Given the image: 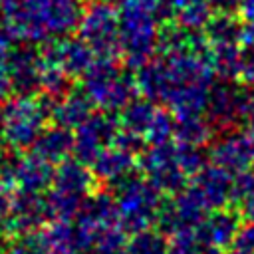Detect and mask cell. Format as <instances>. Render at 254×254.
Segmentation results:
<instances>
[{"label":"cell","mask_w":254,"mask_h":254,"mask_svg":"<svg viewBox=\"0 0 254 254\" xmlns=\"http://www.w3.org/2000/svg\"><path fill=\"white\" fill-rule=\"evenodd\" d=\"M139 167L145 173V179L153 183V187L161 194H177L187 187V175L177 163L175 157V141L149 145L141 151Z\"/></svg>","instance_id":"cell-8"},{"label":"cell","mask_w":254,"mask_h":254,"mask_svg":"<svg viewBox=\"0 0 254 254\" xmlns=\"http://www.w3.org/2000/svg\"><path fill=\"white\" fill-rule=\"evenodd\" d=\"M0 254H12V250H8V252H0Z\"/></svg>","instance_id":"cell-50"},{"label":"cell","mask_w":254,"mask_h":254,"mask_svg":"<svg viewBox=\"0 0 254 254\" xmlns=\"http://www.w3.org/2000/svg\"><path fill=\"white\" fill-rule=\"evenodd\" d=\"M173 2H192V0H173Z\"/></svg>","instance_id":"cell-48"},{"label":"cell","mask_w":254,"mask_h":254,"mask_svg":"<svg viewBox=\"0 0 254 254\" xmlns=\"http://www.w3.org/2000/svg\"><path fill=\"white\" fill-rule=\"evenodd\" d=\"M113 145L129 151L133 155H141V151L145 149V139H143V135H139L135 131H129V129L119 127V131H117V135L113 139Z\"/></svg>","instance_id":"cell-37"},{"label":"cell","mask_w":254,"mask_h":254,"mask_svg":"<svg viewBox=\"0 0 254 254\" xmlns=\"http://www.w3.org/2000/svg\"><path fill=\"white\" fill-rule=\"evenodd\" d=\"M230 254H234V252H230Z\"/></svg>","instance_id":"cell-52"},{"label":"cell","mask_w":254,"mask_h":254,"mask_svg":"<svg viewBox=\"0 0 254 254\" xmlns=\"http://www.w3.org/2000/svg\"><path fill=\"white\" fill-rule=\"evenodd\" d=\"M236 113L238 121L254 123V87L242 85L236 89Z\"/></svg>","instance_id":"cell-36"},{"label":"cell","mask_w":254,"mask_h":254,"mask_svg":"<svg viewBox=\"0 0 254 254\" xmlns=\"http://www.w3.org/2000/svg\"><path fill=\"white\" fill-rule=\"evenodd\" d=\"M121 4L125 6H135V8H143L149 12H155L159 16H163L165 12V0H121Z\"/></svg>","instance_id":"cell-41"},{"label":"cell","mask_w":254,"mask_h":254,"mask_svg":"<svg viewBox=\"0 0 254 254\" xmlns=\"http://www.w3.org/2000/svg\"><path fill=\"white\" fill-rule=\"evenodd\" d=\"M91 101L85 97V93L69 91L62 99H58L54 105H50V115L56 125L73 131L77 125H81L91 115Z\"/></svg>","instance_id":"cell-22"},{"label":"cell","mask_w":254,"mask_h":254,"mask_svg":"<svg viewBox=\"0 0 254 254\" xmlns=\"http://www.w3.org/2000/svg\"><path fill=\"white\" fill-rule=\"evenodd\" d=\"M117 131H119V121L113 115H109L105 111L97 113V115H89L71 133V137H73L71 153L75 155L77 161L89 165L103 147L113 143Z\"/></svg>","instance_id":"cell-11"},{"label":"cell","mask_w":254,"mask_h":254,"mask_svg":"<svg viewBox=\"0 0 254 254\" xmlns=\"http://www.w3.org/2000/svg\"><path fill=\"white\" fill-rule=\"evenodd\" d=\"M254 194V171L244 169L230 175V200L242 204L248 196Z\"/></svg>","instance_id":"cell-34"},{"label":"cell","mask_w":254,"mask_h":254,"mask_svg":"<svg viewBox=\"0 0 254 254\" xmlns=\"http://www.w3.org/2000/svg\"><path fill=\"white\" fill-rule=\"evenodd\" d=\"M12 254H22V252H18V250H14V248H12Z\"/></svg>","instance_id":"cell-49"},{"label":"cell","mask_w":254,"mask_h":254,"mask_svg":"<svg viewBox=\"0 0 254 254\" xmlns=\"http://www.w3.org/2000/svg\"><path fill=\"white\" fill-rule=\"evenodd\" d=\"M242 216H244L248 222L254 224V194L248 196V198L242 202Z\"/></svg>","instance_id":"cell-44"},{"label":"cell","mask_w":254,"mask_h":254,"mask_svg":"<svg viewBox=\"0 0 254 254\" xmlns=\"http://www.w3.org/2000/svg\"><path fill=\"white\" fill-rule=\"evenodd\" d=\"M177 141L187 143V145H194V147H202L210 141L212 137V125L208 123V119H204L202 115L198 117H185V119H175V135Z\"/></svg>","instance_id":"cell-27"},{"label":"cell","mask_w":254,"mask_h":254,"mask_svg":"<svg viewBox=\"0 0 254 254\" xmlns=\"http://www.w3.org/2000/svg\"><path fill=\"white\" fill-rule=\"evenodd\" d=\"M238 228H240V216L226 206L208 210L206 216L194 226L202 246H216V248L230 246Z\"/></svg>","instance_id":"cell-17"},{"label":"cell","mask_w":254,"mask_h":254,"mask_svg":"<svg viewBox=\"0 0 254 254\" xmlns=\"http://www.w3.org/2000/svg\"><path fill=\"white\" fill-rule=\"evenodd\" d=\"M155 111H157V107H155V103H153L151 99H147V97H133V99L121 109L119 127L143 135L145 129H147V125L151 123ZM143 139H145V137H143Z\"/></svg>","instance_id":"cell-26"},{"label":"cell","mask_w":254,"mask_h":254,"mask_svg":"<svg viewBox=\"0 0 254 254\" xmlns=\"http://www.w3.org/2000/svg\"><path fill=\"white\" fill-rule=\"evenodd\" d=\"M208 208L202 204V200L190 190L183 189L181 192L173 194L169 202H163L157 214V222L161 224L163 232L171 234L181 228H194L204 216Z\"/></svg>","instance_id":"cell-12"},{"label":"cell","mask_w":254,"mask_h":254,"mask_svg":"<svg viewBox=\"0 0 254 254\" xmlns=\"http://www.w3.org/2000/svg\"><path fill=\"white\" fill-rule=\"evenodd\" d=\"M0 187H4V185H2V175H0Z\"/></svg>","instance_id":"cell-51"},{"label":"cell","mask_w":254,"mask_h":254,"mask_svg":"<svg viewBox=\"0 0 254 254\" xmlns=\"http://www.w3.org/2000/svg\"><path fill=\"white\" fill-rule=\"evenodd\" d=\"M161 192L153 187V183L145 177H129L117 185L115 208L119 224L127 232H139L151 228L157 222V214L161 208Z\"/></svg>","instance_id":"cell-6"},{"label":"cell","mask_w":254,"mask_h":254,"mask_svg":"<svg viewBox=\"0 0 254 254\" xmlns=\"http://www.w3.org/2000/svg\"><path fill=\"white\" fill-rule=\"evenodd\" d=\"M71 143H73V137L69 129H64L60 125L44 127V131L32 145L34 149L32 153H36L38 157H42L52 165L56 163L60 165L62 161L67 159V155H71Z\"/></svg>","instance_id":"cell-23"},{"label":"cell","mask_w":254,"mask_h":254,"mask_svg":"<svg viewBox=\"0 0 254 254\" xmlns=\"http://www.w3.org/2000/svg\"><path fill=\"white\" fill-rule=\"evenodd\" d=\"M159 14L125 6L119 8V54L133 69L153 58L159 38Z\"/></svg>","instance_id":"cell-4"},{"label":"cell","mask_w":254,"mask_h":254,"mask_svg":"<svg viewBox=\"0 0 254 254\" xmlns=\"http://www.w3.org/2000/svg\"><path fill=\"white\" fill-rule=\"evenodd\" d=\"M14 250L22 254H71L77 248L75 228L69 224V220H58L44 222L40 228L18 236Z\"/></svg>","instance_id":"cell-10"},{"label":"cell","mask_w":254,"mask_h":254,"mask_svg":"<svg viewBox=\"0 0 254 254\" xmlns=\"http://www.w3.org/2000/svg\"><path fill=\"white\" fill-rule=\"evenodd\" d=\"M0 175H2V185L6 189L16 187L18 190H26V192H42L52 185L54 167L36 153H28L14 159H2Z\"/></svg>","instance_id":"cell-9"},{"label":"cell","mask_w":254,"mask_h":254,"mask_svg":"<svg viewBox=\"0 0 254 254\" xmlns=\"http://www.w3.org/2000/svg\"><path fill=\"white\" fill-rule=\"evenodd\" d=\"M210 85L204 83H173L165 95V103L175 119L198 117L206 111Z\"/></svg>","instance_id":"cell-18"},{"label":"cell","mask_w":254,"mask_h":254,"mask_svg":"<svg viewBox=\"0 0 254 254\" xmlns=\"http://www.w3.org/2000/svg\"><path fill=\"white\" fill-rule=\"evenodd\" d=\"M167 244V254H198L202 248L194 228H181L171 232Z\"/></svg>","instance_id":"cell-31"},{"label":"cell","mask_w":254,"mask_h":254,"mask_svg":"<svg viewBox=\"0 0 254 254\" xmlns=\"http://www.w3.org/2000/svg\"><path fill=\"white\" fill-rule=\"evenodd\" d=\"M125 232L127 230L119 222L107 224L91 236V240L87 242V248H93L97 254H123L127 244Z\"/></svg>","instance_id":"cell-28"},{"label":"cell","mask_w":254,"mask_h":254,"mask_svg":"<svg viewBox=\"0 0 254 254\" xmlns=\"http://www.w3.org/2000/svg\"><path fill=\"white\" fill-rule=\"evenodd\" d=\"M167 238L159 230H139L133 232V236L125 244L123 254H167Z\"/></svg>","instance_id":"cell-29"},{"label":"cell","mask_w":254,"mask_h":254,"mask_svg":"<svg viewBox=\"0 0 254 254\" xmlns=\"http://www.w3.org/2000/svg\"><path fill=\"white\" fill-rule=\"evenodd\" d=\"M4 145V139H2V115H0V147Z\"/></svg>","instance_id":"cell-47"},{"label":"cell","mask_w":254,"mask_h":254,"mask_svg":"<svg viewBox=\"0 0 254 254\" xmlns=\"http://www.w3.org/2000/svg\"><path fill=\"white\" fill-rule=\"evenodd\" d=\"M135 87L137 93H141L143 97L157 101V99H165V93L169 89V71L165 65L163 58H151L147 60L143 65H139L135 69Z\"/></svg>","instance_id":"cell-21"},{"label":"cell","mask_w":254,"mask_h":254,"mask_svg":"<svg viewBox=\"0 0 254 254\" xmlns=\"http://www.w3.org/2000/svg\"><path fill=\"white\" fill-rule=\"evenodd\" d=\"M210 4H212L214 10H220V12H234L238 0H210Z\"/></svg>","instance_id":"cell-43"},{"label":"cell","mask_w":254,"mask_h":254,"mask_svg":"<svg viewBox=\"0 0 254 254\" xmlns=\"http://www.w3.org/2000/svg\"><path fill=\"white\" fill-rule=\"evenodd\" d=\"M89 165L95 181H101L105 185H119L121 181L133 175L139 161H137V155L111 143L103 147Z\"/></svg>","instance_id":"cell-15"},{"label":"cell","mask_w":254,"mask_h":254,"mask_svg":"<svg viewBox=\"0 0 254 254\" xmlns=\"http://www.w3.org/2000/svg\"><path fill=\"white\" fill-rule=\"evenodd\" d=\"M71 254H97V252H95L93 248H87V246H81L79 250H73Z\"/></svg>","instance_id":"cell-46"},{"label":"cell","mask_w":254,"mask_h":254,"mask_svg":"<svg viewBox=\"0 0 254 254\" xmlns=\"http://www.w3.org/2000/svg\"><path fill=\"white\" fill-rule=\"evenodd\" d=\"M12 91L18 95H34L40 91L42 83V58L34 48H18L8 54Z\"/></svg>","instance_id":"cell-14"},{"label":"cell","mask_w":254,"mask_h":254,"mask_svg":"<svg viewBox=\"0 0 254 254\" xmlns=\"http://www.w3.org/2000/svg\"><path fill=\"white\" fill-rule=\"evenodd\" d=\"M173 135H175V117H173V113L167 111V109L157 107L151 123L147 125V129L143 133L145 143H149V145L167 143V141H173Z\"/></svg>","instance_id":"cell-30"},{"label":"cell","mask_w":254,"mask_h":254,"mask_svg":"<svg viewBox=\"0 0 254 254\" xmlns=\"http://www.w3.org/2000/svg\"><path fill=\"white\" fill-rule=\"evenodd\" d=\"M208 210L222 208L230 202V175L216 165H204L189 187Z\"/></svg>","instance_id":"cell-16"},{"label":"cell","mask_w":254,"mask_h":254,"mask_svg":"<svg viewBox=\"0 0 254 254\" xmlns=\"http://www.w3.org/2000/svg\"><path fill=\"white\" fill-rule=\"evenodd\" d=\"M81 0H0V22L12 40L44 44L77 28Z\"/></svg>","instance_id":"cell-1"},{"label":"cell","mask_w":254,"mask_h":254,"mask_svg":"<svg viewBox=\"0 0 254 254\" xmlns=\"http://www.w3.org/2000/svg\"><path fill=\"white\" fill-rule=\"evenodd\" d=\"M236 12H238V20L242 24L240 44L254 48V0H238Z\"/></svg>","instance_id":"cell-35"},{"label":"cell","mask_w":254,"mask_h":254,"mask_svg":"<svg viewBox=\"0 0 254 254\" xmlns=\"http://www.w3.org/2000/svg\"><path fill=\"white\" fill-rule=\"evenodd\" d=\"M236 81H240L242 85L254 87V48H248V46L242 48Z\"/></svg>","instance_id":"cell-39"},{"label":"cell","mask_w":254,"mask_h":254,"mask_svg":"<svg viewBox=\"0 0 254 254\" xmlns=\"http://www.w3.org/2000/svg\"><path fill=\"white\" fill-rule=\"evenodd\" d=\"M48 204L42 192H26L18 190V194L12 196V206H10V218L6 224L4 234L18 238L24 236L36 228H40L48 220Z\"/></svg>","instance_id":"cell-13"},{"label":"cell","mask_w":254,"mask_h":254,"mask_svg":"<svg viewBox=\"0 0 254 254\" xmlns=\"http://www.w3.org/2000/svg\"><path fill=\"white\" fill-rule=\"evenodd\" d=\"M244 139H246V147H248V155H250V163L254 165V123H248V127L242 131Z\"/></svg>","instance_id":"cell-42"},{"label":"cell","mask_w":254,"mask_h":254,"mask_svg":"<svg viewBox=\"0 0 254 254\" xmlns=\"http://www.w3.org/2000/svg\"><path fill=\"white\" fill-rule=\"evenodd\" d=\"M81 77L85 97L105 113L121 111L137 95L133 77L119 71L117 58L95 56L93 64Z\"/></svg>","instance_id":"cell-3"},{"label":"cell","mask_w":254,"mask_h":254,"mask_svg":"<svg viewBox=\"0 0 254 254\" xmlns=\"http://www.w3.org/2000/svg\"><path fill=\"white\" fill-rule=\"evenodd\" d=\"M210 163L226 171L228 175L250 169V155L246 147V139L242 133H226L210 147Z\"/></svg>","instance_id":"cell-19"},{"label":"cell","mask_w":254,"mask_h":254,"mask_svg":"<svg viewBox=\"0 0 254 254\" xmlns=\"http://www.w3.org/2000/svg\"><path fill=\"white\" fill-rule=\"evenodd\" d=\"M93 187L95 177L85 163L77 159L62 161L58 169H54V179L46 196L50 216L58 220L75 218L85 198L93 192Z\"/></svg>","instance_id":"cell-2"},{"label":"cell","mask_w":254,"mask_h":254,"mask_svg":"<svg viewBox=\"0 0 254 254\" xmlns=\"http://www.w3.org/2000/svg\"><path fill=\"white\" fill-rule=\"evenodd\" d=\"M10 206H12V194L6 187H0V232L4 234L8 218H10Z\"/></svg>","instance_id":"cell-40"},{"label":"cell","mask_w":254,"mask_h":254,"mask_svg":"<svg viewBox=\"0 0 254 254\" xmlns=\"http://www.w3.org/2000/svg\"><path fill=\"white\" fill-rule=\"evenodd\" d=\"M175 157H177V163H179V167L183 169V173L187 177L196 175L206 165L200 147L187 145V143H181V141H175Z\"/></svg>","instance_id":"cell-32"},{"label":"cell","mask_w":254,"mask_h":254,"mask_svg":"<svg viewBox=\"0 0 254 254\" xmlns=\"http://www.w3.org/2000/svg\"><path fill=\"white\" fill-rule=\"evenodd\" d=\"M230 248H232L230 252L234 254H254V224L252 222L238 228Z\"/></svg>","instance_id":"cell-38"},{"label":"cell","mask_w":254,"mask_h":254,"mask_svg":"<svg viewBox=\"0 0 254 254\" xmlns=\"http://www.w3.org/2000/svg\"><path fill=\"white\" fill-rule=\"evenodd\" d=\"M198 254H224L222 248H216V246H202Z\"/></svg>","instance_id":"cell-45"},{"label":"cell","mask_w":254,"mask_h":254,"mask_svg":"<svg viewBox=\"0 0 254 254\" xmlns=\"http://www.w3.org/2000/svg\"><path fill=\"white\" fill-rule=\"evenodd\" d=\"M202 30L208 44H240L242 24L232 12L214 10Z\"/></svg>","instance_id":"cell-25"},{"label":"cell","mask_w":254,"mask_h":254,"mask_svg":"<svg viewBox=\"0 0 254 254\" xmlns=\"http://www.w3.org/2000/svg\"><path fill=\"white\" fill-rule=\"evenodd\" d=\"M204 113H206V119L212 125V129H230L234 123H238L236 87H232L228 81L210 85Z\"/></svg>","instance_id":"cell-20"},{"label":"cell","mask_w":254,"mask_h":254,"mask_svg":"<svg viewBox=\"0 0 254 254\" xmlns=\"http://www.w3.org/2000/svg\"><path fill=\"white\" fill-rule=\"evenodd\" d=\"M48 113V105L34 95H18L6 99L4 107L0 109L4 145L16 151L32 147L46 127Z\"/></svg>","instance_id":"cell-5"},{"label":"cell","mask_w":254,"mask_h":254,"mask_svg":"<svg viewBox=\"0 0 254 254\" xmlns=\"http://www.w3.org/2000/svg\"><path fill=\"white\" fill-rule=\"evenodd\" d=\"M12 38L10 34L4 30L2 22H0V103L8 99L10 91H12V81H10V67H8V46H10Z\"/></svg>","instance_id":"cell-33"},{"label":"cell","mask_w":254,"mask_h":254,"mask_svg":"<svg viewBox=\"0 0 254 254\" xmlns=\"http://www.w3.org/2000/svg\"><path fill=\"white\" fill-rule=\"evenodd\" d=\"M240 54V44H208V62L214 75L222 81H236Z\"/></svg>","instance_id":"cell-24"},{"label":"cell","mask_w":254,"mask_h":254,"mask_svg":"<svg viewBox=\"0 0 254 254\" xmlns=\"http://www.w3.org/2000/svg\"><path fill=\"white\" fill-rule=\"evenodd\" d=\"M91 2H95V0H91Z\"/></svg>","instance_id":"cell-53"},{"label":"cell","mask_w":254,"mask_h":254,"mask_svg":"<svg viewBox=\"0 0 254 254\" xmlns=\"http://www.w3.org/2000/svg\"><path fill=\"white\" fill-rule=\"evenodd\" d=\"M77 32L95 56H119V10L109 0L89 2L81 10Z\"/></svg>","instance_id":"cell-7"}]
</instances>
